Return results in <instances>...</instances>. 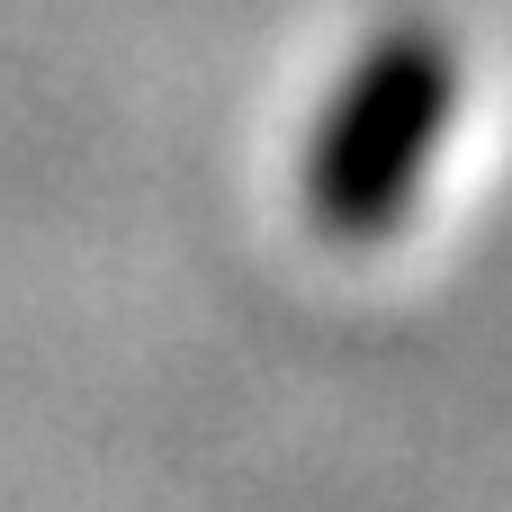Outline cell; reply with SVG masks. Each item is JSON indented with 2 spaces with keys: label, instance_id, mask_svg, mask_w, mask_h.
Returning a JSON list of instances; mask_svg holds the SVG:
<instances>
[{
  "label": "cell",
  "instance_id": "6da1fadb",
  "mask_svg": "<svg viewBox=\"0 0 512 512\" xmlns=\"http://www.w3.org/2000/svg\"><path fill=\"white\" fill-rule=\"evenodd\" d=\"M459 117V45L441 27H387L351 54L342 90L315 117V153H306V207L324 234L342 243H378L396 234V216L414 207L441 135Z\"/></svg>",
  "mask_w": 512,
  "mask_h": 512
}]
</instances>
